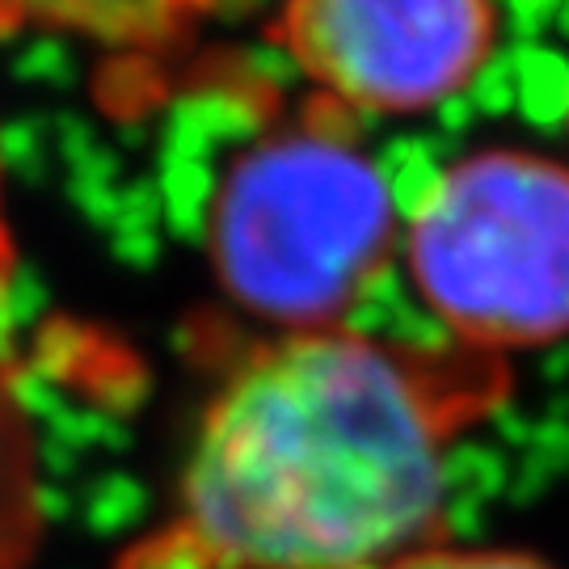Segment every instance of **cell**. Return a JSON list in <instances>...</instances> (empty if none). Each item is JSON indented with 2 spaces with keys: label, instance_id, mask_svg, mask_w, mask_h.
I'll list each match as a JSON object with an SVG mask.
<instances>
[{
  "label": "cell",
  "instance_id": "6da1fadb",
  "mask_svg": "<svg viewBox=\"0 0 569 569\" xmlns=\"http://www.w3.org/2000/svg\"><path fill=\"white\" fill-rule=\"evenodd\" d=\"M498 355L291 329L211 397L161 528L114 569H380L435 545L451 443L502 406Z\"/></svg>",
  "mask_w": 569,
  "mask_h": 569
},
{
  "label": "cell",
  "instance_id": "7a4b0ae2",
  "mask_svg": "<svg viewBox=\"0 0 569 569\" xmlns=\"http://www.w3.org/2000/svg\"><path fill=\"white\" fill-rule=\"evenodd\" d=\"M342 106L241 148L211 194L207 258L228 296L279 333L338 326L385 270L397 207Z\"/></svg>",
  "mask_w": 569,
  "mask_h": 569
},
{
  "label": "cell",
  "instance_id": "3957f363",
  "mask_svg": "<svg viewBox=\"0 0 569 569\" xmlns=\"http://www.w3.org/2000/svg\"><path fill=\"white\" fill-rule=\"evenodd\" d=\"M409 279L451 338L486 355L569 333V164L489 148L448 164L406 232Z\"/></svg>",
  "mask_w": 569,
  "mask_h": 569
},
{
  "label": "cell",
  "instance_id": "277c9868",
  "mask_svg": "<svg viewBox=\"0 0 569 569\" xmlns=\"http://www.w3.org/2000/svg\"><path fill=\"white\" fill-rule=\"evenodd\" d=\"M274 42L359 114H422L472 84L493 47L489 0H283Z\"/></svg>",
  "mask_w": 569,
  "mask_h": 569
},
{
  "label": "cell",
  "instance_id": "5b68a950",
  "mask_svg": "<svg viewBox=\"0 0 569 569\" xmlns=\"http://www.w3.org/2000/svg\"><path fill=\"white\" fill-rule=\"evenodd\" d=\"M42 540L39 435L26 401L18 317V244L0 182V569H30Z\"/></svg>",
  "mask_w": 569,
  "mask_h": 569
},
{
  "label": "cell",
  "instance_id": "8992f818",
  "mask_svg": "<svg viewBox=\"0 0 569 569\" xmlns=\"http://www.w3.org/2000/svg\"><path fill=\"white\" fill-rule=\"evenodd\" d=\"M220 0H0V34H60L119 56L186 42Z\"/></svg>",
  "mask_w": 569,
  "mask_h": 569
},
{
  "label": "cell",
  "instance_id": "52a82bcc",
  "mask_svg": "<svg viewBox=\"0 0 569 569\" xmlns=\"http://www.w3.org/2000/svg\"><path fill=\"white\" fill-rule=\"evenodd\" d=\"M380 569H552L549 561L531 557V552H510V549H443L439 540L422 545V549L406 552L397 561Z\"/></svg>",
  "mask_w": 569,
  "mask_h": 569
}]
</instances>
